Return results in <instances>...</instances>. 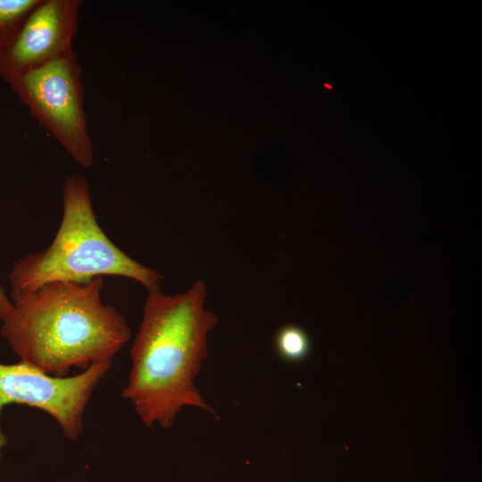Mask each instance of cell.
I'll use <instances>...</instances> for the list:
<instances>
[{"instance_id": "1", "label": "cell", "mask_w": 482, "mask_h": 482, "mask_svg": "<svg viewBox=\"0 0 482 482\" xmlns=\"http://www.w3.org/2000/svg\"><path fill=\"white\" fill-rule=\"evenodd\" d=\"M147 293L123 397L148 427H171L184 407L214 414L195 384L208 354V334L218 320L204 306L205 283L195 280L174 295Z\"/></svg>"}, {"instance_id": "2", "label": "cell", "mask_w": 482, "mask_h": 482, "mask_svg": "<svg viewBox=\"0 0 482 482\" xmlns=\"http://www.w3.org/2000/svg\"><path fill=\"white\" fill-rule=\"evenodd\" d=\"M103 287V277L54 281L11 299L0 333L21 362L57 378L112 361L131 332L124 316L102 301Z\"/></svg>"}, {"instance_id": "3", "label": "cell", "mask_w": 482, "mask_h": 482, "mask_svg": "<svg viewBox=\"0 0 482 482\" xmlns=\"http://www.w3.org/2000/svg\"><path fill=\"white\" fill-rule=\"evenodd\" d=\"M62 204V220L52 243L14 262L8 275L11 299L54 281L87 283L104 276L136 280L147 292L160 290L162 276L121 251L99 226L85 177L74 174L66 179Z\"/></svg>"}, {"instance_id": "4", "label": "cell", "mask_w": 482, "mask_h": 482, "mask_svg": "<svg viewBox=\"0 0 482 482\" xmlns=\"http://www.w3.org/2000/svg\"><path fill=\"white\" fill-rule=\"evenodd\" d=\"M81 67L75 51L9 83L31 116L79 166L94 162V145L84 109Z\"/></svg>"}, {"instance_id": "5", "label": "cell", "mask_w": 482, "mask_h": 482, "mask_svg": "<svg viewBox=\"0 0 482 482\" xmlns=\"http://www.w3.org/2000/svg\"><path fill=\"white\" fill-rule=\"evenodd\" d=\"M112 362H96L79 374L65 378L47 375L23 362L0 363V414L9 403L37 408L57 422L66 438L75 440L83 431V415L90 397ZM5 444L0 426V457Z\"/></svg>"}, {"instance_id": "6", "label": "cell", "mask_w": 482, "mask_h": 482, "mask_svg": "<svg viewBox=\"0 0 482 482\" xmlns=\"http://www.w3.org/2000/svg\"><path fill=\"white\" fill-rule=\"evenodd\" d=\"M82 0H41L0 60V78L10 83L73 50Z\"/></svg>"}, {"instance_id": "7", "label": "cell", "mask_w": 482, "mask_h": 482, "mask_svg": "<svg viewBox=\"0 0 482 482\" xmlns=\"http://www.w3.org/2000/svg\"><path fill=\"white\" fill-rule=\"evenodd\" d=\"M41 0H0V60L9 51L24 23Z\"/></svg>"}, {"instance_id": "8", "label": "cell", "mask_w": 482, "mask_h": 482, "mask_svg": "<svg viewBox=\"0 0 482 482\" xmlns=\"http://www.w3.org/2000/svg\"><path fill=\"white\" fill-rule=\"evenodd\" d=\"M276 343L278 353L290 361L302 359L309 348L306 335L296 327L283 328L277 336Z\"/></svg>"}, {"instance_id": "9", "label": "cell", "mask_w": 482, "mask_h": 482, "mask_svg": "<svg viewBox=\"0 0 482 482\" xmlns=\"http://www.w3.org/2000/svg\"><path fill=\"white\" fill-rule=\"evenodd\" d=\"M12 307V301L0 286V320H3L10 312Z\"/></svg>"}]
</instances>
